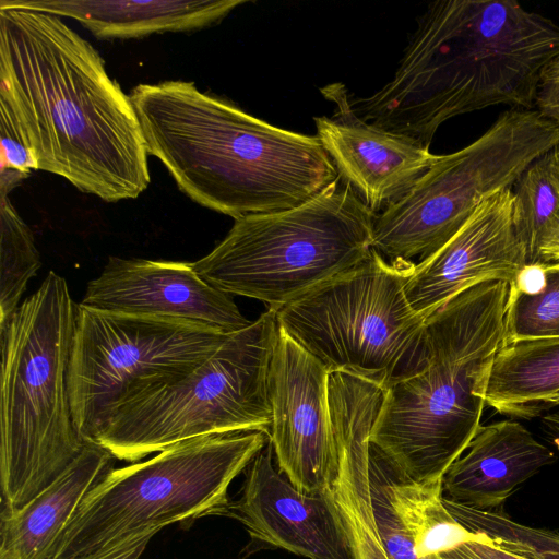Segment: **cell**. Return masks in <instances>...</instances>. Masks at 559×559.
Returning <instances> with one entry per match:
<instances>
[{"label": "cell", "instance_id": "6da1fadb", "mask_svg": "<svg viewBox=\"0 0 559 559\" xmlns=\"http://www.w3.org/2000/svg\"><path fill=\"white\" fill-rule=\"evenodd\" d=\"M0 102L37 169L107 202L148 187V153L130 96L59 16L0 8Z\"/></svg>", "mask_w": 559, "mask_h": 559}, {"label": "cell", "instance_id": "7a4b0ae2", "mask_svg": "<svg viewBox=\"0 0 559 559\" xmlns=\"http://www.w3.org/2000/svg\"><path fill=\"white\" fill-rule=\"evenodd\" d=\"M558 53L559 25L516 1L439 0L419 16L392 79L349 104L361 120L429 148L456 116L499 104L533 109Z\"/></svg>", "mask_w": 559, "mask_h": 559}, {"label": "cell", "instance_id": "3957f363", "mask_svg": "<svg viewBox=\"0 0 559 559\" xmlns=\"http://www.w3.org/2000/svg\"><path fill=\"white\" fill-rule=\"evenodd\" d=\"M147 153L198 204L238 219L289 210L340 180L317 135L278 128L181 80L135 86Z\"/></svg>", "mask_w": 559, "mask_h": 559}, {"label": "cell", "instance_id": "277c9868", "mask_svg": "<svg viewBox=\"0 0 559 559\" xmlns=\"http://www.w3.org/2000/svg\"><path fill=\"white\" fill-rule=\"evenodd\" d=\"M509 295L507 281L481 282L426 318L428 365L384 392L370 433L395 479H442L473 439Z\"/></svg>", "mask_w": 559, "mask_h": 559}, {"label": "cell", "instance_id": "5b68a950", "mask_svg": "<svg viewBox=\"0 0 559 559\" xmlns=\"http://www.w3.org/2000/svg\"><path fill=\"white\" fill-rule=\"evenodd\" d=\"M76 311L66 280L49 271L0 325L2 509L26 506L61 477L84 448L69 393Z\"/></svg>", "mask_w": 559, "mask_h": 559}, {"label": "cell", "instance_id": "8992f818", "mask_svg": "<svg viewBox=\"0 0 559 559\" xmlns=\"http://www.w3.org/2000/svg\"><path fill=\"white\" fill-rule=\"evenodd\" d=\"M278 324L267 309L229 334L190 372L148 385L117 405L94 442L136 462L194 438L241 431L270 436V366Z\"/></svg>", "mask_w": 559, "mask_h": 559}, {"label": "cell", "instance_id": "52a82bcc", "mask_svg": "<svg viewBox=\"0 0 559 559\" xmlns=\"http://www.w3.org/2000/svg\"><path fill=\"white\" fill-rule=\"evenodd\" d=\"M377 214L340 179L296 207L236 219L192 266L217 289L275 310L366 260Z\"/></svg>", "mask_w": 559, "mask_h": 559}, {"label": "cell", "instance_id": "ba28073f", "mask_svg": "<svg viewBox=\"0 0 559 559\" xmlns=\"http://www.w3.org/2000/svg\"><path fill=\"white\" fill-rule=\"evenodd\" d=\"M267 441L261 431L200 437L112 468L79 504L52 559H78L140 533L226 515L231 481Z\"/></svg>", "mask_w": 559, "mask_h": 559}, {"label": "cell", "instance_id": "9c48e42d", "mask_svg": "<svg viewBox=\"0 0 559 559\" xmlns=\"http://www.w3.org/2000/svg\"><path fill=\"white\" fill-rule=\"evenodd\" d=\"M415 262L376 250L350 270L275 309L277 324L330 373L345 372L384 392L429 361L426 319L405 295Z\"/></svg>", "mask_w": 559, "mask_h": 559}, {"label": "cell", "instance_id": "30bf717a", "mask_svg": "<svg viewBox=\"0 0 559 559\" xmlns=\"http://www.w3.org/2000/svg\"><path fill=\"white\" fill-rule=\"evenodd\" d=\"M559 144V126L536 109L511 108L467 146L437 160L400 200L377 214L372 247L386 261L418 262L440 249L481 202L511 189Z\"/></svg>", "mask_w": 559, "mask_h": 559}, {"label": "cell", "instance_id": "8fae6325", "mask_svg": "<svg viewBox=\"0 0 559 559\" xmlns=\"http://www.w3.org/2000/svg\"><path fill=\"white\" fill-rule=\"evenodd\" d=\"M228 335L187 321L78 304L69 393L82 439L94 441L117 405L148 385L190 372Z\"/></svg>", "mask_w": 559, "mask_h": 559}, {"label": "cell", "instance_id": "7c38bea8", "mask_svg": "<svg viewBox=\"0 0 559 559\" xmlns=\"http://www.w3.org/2000/svg\"><path fill=\"white\" fill-rule=\"evenodd\" d=\"M328 369L278 326L270 366L269 440L280 472L300 491L322 493L336 469Z\"/></svg>", "mask_w": 559, "mask_h": 559}, {"label": "cell", "instance_id": "4fadbf2b", "mask_svg": "<svg viewBox=\"0 0 559 559\" xmlns=\"http://www.w3.org/2000/svg\"><path fill=\"white\" fill-rule=\"evenodd\" d=\"M526 266L527 252L516 227L512 188L504 189L481 202L440 249L413 265L405 281V295L414 311L426 319L478 283H515Z\"/></svg>", "mask_w": 559, "mask_h": 559}, {"label": "cell", "instance_id": "5bb4252c", "mask_svg": "<svg viewBox=\"0 0 559 559\" xmlns=\"http://www.w3.org/2000/svg\"><path fill=\"white\" fill-rule=\"evenodd\" d=\"M270 440L245 469L238 499L225 516L240 522L246 556L283 549L307 559H352L346 536L324 493L297 489L273 462Z\"/></svg>", "mask_w": 559, "mask_h": 559}, {"label": "cell", "instance_id": "9a60e30c", "mask_svg": "<svg viewBox=\"0 0 559 559\" xmlns=\"http://www.w3.org/2000/svg\"><path fill=\"white\" fill-rule=\"evenodd\" d=\"M80 305L187 321L223 334L252 322L231 295L211 285L187 262L110 257L100 274L88 282Z\"/></svg>", "mask_w": 559, "mask_h": 559}, {"label": "cell", "instance_id": "2e32d148", "mask_svg": "<svg viewBox=\"0 0 559 559\" xmlns=\"http://www.w3.org/2000/svg\"><path fill=\"white\" fill-rule=\"evenodd\" d=\"M329 396L337 462L332 483L322 493L340 521L352 559H389L371 493L370 433L384 390L356 376L334 372Z\"/></svg>", "mask_w": 559, "mask_h": 559}, {"label": "cell", "instance_id": "e0dca14e", "mask_svg": "<svg viewBox=\"0 0 559 559\" xmlns=\"http://www.w3.org/2000/svg\"><path fill=\"white\" fill-rule=\"evenodd\" d=\"M322 92L337 110L333 117L314 118L316 135L340 179L373 212L400 200L437 160L438 155L415 140L361 120L343 85Z\"/></svg>", "mask_w": 559, "mask_h": 559}, {"label": "cell", "instance_id": "ac0fdd59", "mask_svg": "<svg viewBox=\"0 0 559 559\" xmlns=\"http://www.w3.org/2000/svg\"><path fill=\"white\" fill-rule=\"evenodd\" d=\"M555 461V453L516 420L480 425L445 472L443 496L474 509L499 511L526 480Z\"/></svg>", "mask_w": 559, "mask_h": 559}, {"label": "cell", "instance_id": "d6986e66", "mask_svg": "<svg viewBox=\"0 0 559 559\" xmlns=\"http://www.w3.org/2000/svg\"><path fill=\"white\" fill-rule=\"evenodd\" d=\"M247 0H1L0 8L79 21L99 38H136L215 24Z\"/></svg>", "mask_w": 559, "mask_h": 559}, {"label": "cell", "instance_id": "ffe728a7", "mask_svg": "<svg viewBox=\"0 0 559 559\" xmlns=\"http://www.w3.org/2000/svg\"><path fill=\"white\" fill-rule=\"evenodd\" d=\"M116 457L85 441L78 459L52 485L19 510L2 509L0 551L17 559H52L55 545L79 504L112 468Z\"/></svg>", "mask_w": 559, "mask_h": 559}, {"label": "cell", "instance_id": "44dd1931", "mask_svg": "<svg viewBox=\"0 0 559 559\" xmlns=\"http://www.w3.org/2000/svg\"><path fill=\"white\" fill-rule=\"evenodd\" d=\"M559 393V338L502 343L485 391L486 405L511 418L532 419L547 412Z\"/></svg>", "mask_w": 559, "mask_h": 559}, {"label": "cell", "instance_id": "7402d4cb", "mask_svg": "<svg viewBox=\"0 0 559 559\" xmlns=\"http://www.w3.org/2000/svg\"><path fill=\"white\" fill-rule=\"evenodd\" d=\"M442 483L443 478L401 481L386 465L388 499L411 536L417 555L420 558L438 557L467 542L495 544L489 536L469 531L451 514L443 501Z\"/></svg>", "mask_w": 559, "mask_h": 559}, {"label": "cell", "instance_id": "603a6c76", "mask_svg": "<svg viewBox=\"0 0 559 559\" xmlns=\"http://www.w3.org/2000/svg\"><path fill=\"white\" fill-rule=\"evenodd\" d=\"M512 193L527 265H534L543 239L559 225V144L525 168L513 183Z\"/></svg>", "mask_w": 559, "mask_h": 559}, {"label": "cell", "instance_id": "cb8c5ba5", "mask_svg": "<svg viewBox=\"0 0 559 559\" xmlns=\"http://www.w3.org/2000/svg\"><path fill=\"white\" fill-rule=\"evenodd\" d=\"M0 325L21 305L26 286L41 266L32 230L9 194H0Z\"/></svg>", "mask_w": 559, "mask_h": 559}, {"label": "cell", "instance_id": "d4e9b609", "mask_svg": "<svg viewBox=\"0 0 559 559\" xmlns=\"http://www.w3.org/2000/svg\"><path fill=\"white\" fill-rule=\"evenodd\" d=\"M451 514L474 533L489 536L495 545L526 559H559V533L521 524L503 510L485 511L447 499Z\"/></svg>", "mask_w": 559, "mask_h": 559}, {"label": "cell", "instance_id": "484cf974", "mask_svg": "<svg viewBox=\"0 0 559 559\" xmlns=\"http://www.w3.org/2000/svg\"><path fill=\"white\" fill-rule=\"evenodd\" d=\"M543 284L534 292L510 285L502 343L559 338V263L542 264Z\"/></svg>", "mask_w": 559, "mask_h": 559}, {"label": "cell", "instance_id": "4316f807", "mask_svg": "<svg viewBox=\"0 0 559 559\" xmlns=\"http://www.w3.org/2000/svg\"><path fill=\"white\" fill-rule=\"evenodd\" d=\"M371 493L379 535L389 559H441L440 556L420 558L414 543L403 527L388 499L385 491L386 465L370 441Z\"/></svg>", "mask_w": 559, "mask_h": 559}, {"label": "cell", "instance_id": "83f0119b", "mask_svg": "<svg viewBox=\"0 0 559 559\" xmlns=\"http://www.w3.org/2000/svg\"><path fill=\"white\" fill-rule=\"evenodd\" d=\"M1 169L16 170L26 177L37 164L26 147L19 124L7 104L0 102Z\"/></svg>", "mask_w": 559, "mask_h": 559}, {"label": "cell", "instance_id": "f1b7e54d", "mask_svg": "<svg viewBox=\"0 0 559 559\" xmlns=\"http://www.w3.org/2000/svg\"><path fill=\"white\" fill-rule=\"evenodd\" d=\"M535 106L544 117L559 126V53L540 72Z\"/></svg>", "mask_w": 559, "mask_h": 559}, {"label": "cell", "instance_id": "f546056e", "mask_svg": "<svg viewBox=\"0 0 559 559\" xmlns=\"http://www.w3.org/2000/svg\"><path fill=\"white\" fill-rule=\"evenodd\" d=\"M156 533L158 532L140 533L78 559H139Z\"/></svg>", "mask_w": 559, "mask_h": 559}, {"label": "cell", "instance_id": "4dcf8cb0", "mask_svg": "<svg viewBox=\"0 0 559 559\" xmlns=\"http://www.w3.org/2000/svg\"><path fill=\"white\" fill-rule=\"evenodd\" d=\"M441 559H526L484 542H467L440 555Z\"/></svg>", "mask_w": 559, "mask_h": 559}, {"label": "cell", "instance_id": "1f68e13d", "mask_svg": "<svg viewBox=\"0 0 559 559\" xmlns=\"http://www.w3.org/2000/svg\"><path fill=\"white\" fill-rule=\"evenodd\" d=\"M559 263V225L543 239L535 264Z\"/></svg>", "mask_w": 559, "mask_h": 559}, {"label": "cell", "instance_id": "d6a6232c", "mask_svg": "<svg viewBox=\"0 0 559 559\" xmlns=\"http://www.w3.org/2000/svg\"><path fill=\"white\" fill-rule=\"evenodd\" d=\"M542 426L551 443L559 451V409L544 415Z\"/></svg>", "mask_w": 559, "mask_h": 559}, {"label": "cell", "instance_id": "836d02e7", "mask_svg": "<svg viewBox=\"0 0 559 559\" xmlns=\"http://www.w3.org/2000/svg\"><path fill=\"white\" fill-rule=\"evenodd\" d=\"M559 406V393L554 395L549 402L547 403V411H549L552 407Z\"/></svg>", "mask_w": 559, "mask_h": 559}]
</instances>
